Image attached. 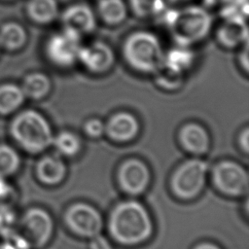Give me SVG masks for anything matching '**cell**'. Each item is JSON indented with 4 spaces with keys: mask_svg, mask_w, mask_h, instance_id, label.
<instances>
[{
    "mask_svg": "<svg viewBox=\"0 0 249 249\" xmlns=\"http://www.w3.org/2000/svg\"><path fill=\"white\" fill-rule=\"evenodd\" d=\"M84 131L89 137L97 138L104 133L105 124H103L99 119H90L86 122Z\"/></svg>",
    "mask_w": 249,
    "mask_h": 249,
    "instance_id": "obj_31",
    "label": "cell"
},
{
    "mask_svg": "<svg viewBox=\"0 0 249 249\" xmlns=\"http://www.w3.org/2000/svg\"><path fill=\"white\" fill-rule=\"evenodd\" d=\"M164 22L174 41L181 47H188L204 39L210 31L212 18L199 6L164 11Z\"/></svg>",
    "mask_w": 249,
    "mask_h": 249,
    "instance_id": "obj_2",
    "label": "cell"
},
{
    "mask_svg": "<svg viewBox=\"0 0 249 249\" xmlns=\"http://www.w3.org/2000/svg\"><path fill=\"white\" fill-rule=\"evenodd\" d=\"M10 132L16 143L30 154L45 151L53 140V130L47 119L31 109L21 111L13 119Z\"/></svg>",
    "mask_w": 249,
    "mask_h": 249,
    "instance_id": "obj_3",
    "label": "cell"
},
{
    "mask_svg": "<svg viewBox=\"0 0 249 249\" xmlns=\"http://www.w3.org/2000/svg\"><path fill=\"white\" fill-rule=\"evenodd\" d=\"M17 231L27 241L30 248H41L52 236L53 219L45 209L31 207L18 218Z\"/></svg>",
    "mask_w": 249,
    "mask_h": 249,
    "instance_id": "obj_5",
    "label": "cell"
},
{
    "mask_svg": "<svg viewBox=\"0 0 249 249\" xmlns=\"http://www.w3.org/2000/svg\"><path fill=\"white\" fill-rule=\"evenodd\" d=\"M0 249H31L27 241L17 231L13 234L1 238Z\"/></svg>",
    "mask_w": 249,
    "mask_h": 249,
    "instance_id": "obj_30",
    "label": "cell"
},
{
    "mask_svg": "<svg viewBox=\"0 0 249 249\" xmlns=\"http://www.w3.org/2000/svg\"><path fill=\"white\" fill-rule=\"evenodd\" d=\"M109 229L112 236L123 244H137L152 233L153 225L146 208L139 202L119 203L111 213Z\"/></svg>",
    "mask_w": 249,
    "mask_h": 249,
    "instance_id": "obj_1",
    "label": "cell"
},
{
    "mask_svg": "<svg viewBox=\"0 0 249 249\" xmlns=\"http://www.w3.org/2000/svg\"><path fill=\"white\" fill-rule=\"evenodd\" d=\"M26 14L32 21L47 24L57 18L58 5L56 0H28Z\"/></svg>",
    "mask_w": 249,
    "mask_h": 249,
    "instance_id": "obj_17",
    "label": "cell"
},
{
    "mask_svg": "<svg viewBox=\"0 0 249 249\" xmlns=\"http://www.w3.org/2000/svg\"><path fill=\"white\" fill-rule=\"evenodd\" d=\"M36 176L46 185H56L64 178L65 164L60 158L53 155L44 156L36 164Z\"/></svg>",
    "mask_w": 249,
    "mask_h": 249,
    "instance_id": "obj_16",
    "label": "cell"
},
{
    "mask_svg": "<svg viewBox=\"0 0 249 249\" xmlns=\"http://www.w3.org/2000/svg\"><path fill=\"white\" fill-rule=\"evenodd\" d=\"M89 249H112L110 242L100 233L90 237Z\"/></svg>",
    "mask_w": 249,
    "mask_h": 249,
    "instance_id": "obj_32",
    "label": "cell"
},
{
    "mask_svg": "<svg viewBox=\"0 0 249 249\" xmlns=\"http://www.w3.org/2000/svg\"><path fill=\"white\" fill-rule=\"evenodd\" d=\"M82 36L63 28L62 31L53 34L46 43L45 52L48 59L59 67H69L78 60Z\"/></svg>",
    "mask_w": 249,
    "mask_h": 249,
    "instance_id": "obj_7",
    "label": "cell"
},
{
    "mask_svg": "<svg viewBox=\"0 0 249 249\" xmlns=\"http://www.w3.org/2000/svg\"><path fill=\"white\" fill-rule=\"evenodd\" d=\"M212 177L215 186L226 195L241 196L248 191V174L234 161L225 160L216 164Z\"/></svg>",
    "mask_w": 249,
    "mask_h": 249,
    "instance_id": "obj_8",
    "label": "cell"
},
{
    "mask_svg": "<svg viewBox=\"0 0 249 249\" xmlns=\"http://www.w3.org/2000/svg\"><path fill=\"white\" fill-rule=\"evenodd\" d=\"M195 54L187 47L173 48L166 54H164V62L171 67L184 72L189 69L194 62Z\"/></svg>",
    "mask_w": 249,
    "mask_h": 249,
    "instance_id": "obj_24",
    "label": "cell"
},
{
    "mask_svg": "<svg viewBox=\"0 0 249 249\" xmlns=\"http://www.w3.org/2000/svg\"><path fill=\"white\" fill-rule=\"evenodd\" d=\"M18 218L13 205H0V237H7L18 230Z\"/></svg>",
    "mask_w": 249,
    "mask_h": 249,
    "instance_id": "obj_27",
    "label": "cell"
},
{
    "mask_svg": "<svg viewBox=\"0 0 249 249\" xmlns=\"http://www.w3.org/2000/svg\"><path fill=\"white\" fill-rule=\"evenodd\" d=\"M25 96L21 88L13 83L0 85V115L15 112L24 101Z\"/></svg>",
    "mask_w": 249,
    "mask_h": 249,
    "instance_id": "obj_20",
    "label": "cell"
},
{
    "mask_svg": "<svg viewBox=\"0 0 249 249\" xmlns=\"http://www.w3.org/2000/svg\"><path fill=\"white\" fill-rule=\"evenodd\" d=\"M133 14L139 18H146L164 12L163 0H129Z\"/></svg>",
    "mask_w": 249,
    "mask_h": 249,
    "instance_id": "obj_26",
    "label": "cell"
},
{
    "mask_svg": "<svg viewBox=\"0 0 249 249\" xmlns=\"http://www.w3.org/2000/svg\"><path fill=\"white\" fill-rule=\"evenodd\" d=\"M153 74L157 85L167 90L179 89L183 84V72L171 67L164 61Z\"/></svg>",
    "mask_w": 249,
    "mask_h": 249,
    "instance_id": "obj_22",
    "label": "cell"
},
{
    "mask_svg": "<svg viewBox=\"0 0 249 249\" xmlns=\"http://www.w3.org/2000/svg\"><path fill=\"white\" fill-rule=\"evenodd\" d=\"M65 221L74 232L87 237L98 234L102 228V219L98 211L82 202L72 205L67 210Z\"/></svg>",
    "mask_w": 249,
    "mask_h": 249,
    "instance_id": "obj_9",
    "label": "cell"
},
{
    "mask_svg": "<svg viewBox=\"0 0 249 249\" xmlns=\"http://www.w3.org/2000/svg\"><path fill=\"white\" fill-rule=\"evenodd\" d=\"M53 143L58 153L64 156H75L81 148V142L77 135L70 131H61L53 137Z\"/></svg>",
    "mask_w": 249,
    "mask_h": 249,
    "instance_id": "obj_25",
    "label": "cell"
},
{
    "mask_svg": "<svg viewBox=\"0 0 249 249\" xmlns=\"http://www.w3.org/2000/svg\"><path fill=\"white\" fill-rule=\"evenodd\" d=\"M149 180V169L141 160H128L120 168L119 182L122 188L129 194L137 195L145 191Z\"/></svg>",
    "mask_w": 249,
    "mask_h": 249,
    "instance_id": "obj_11",
    "label": "cell"
},
{
    "mask_svg": "<svg viewBox=\"0 0 249 249\" xmlns=\"http://www.w3.org/2000/svg\"><path fill=\"white\" fill-rule=\"evenodd\" d=\"M248 0H229L223 4L221 16L224 18L232 17H242L246 18V17L248 16Z\"/></svg>",
    "mask_w": 249,
    "mask_h": 249,
    "instance_id": "obj_28",
    "label": "cell"
},
{
    "mask_svg": "<svg viewBox=\"0 0 249 249\" xmlns=\"http://www.w3.org/2000/svg\"><path fill=\"white\" fill-rule=\"evenodd\" d=\"M170 2H173V3H177V2H184V1H187V0H169Z\"/></svg>",
    "mask_w": 249,
    "mask_h": 249,
    "instance_id": "obj_37",
    "label": "cell"
},
{
    "mask_svg": "<svg viewBox=\"0 0 249 249\" xmlns=\"http://www.w3.org/2000/svg\"><path fill=\"white\" fill-rule=\"evenodd\" d=\"M51 87V81L46 74L33 72L24 77L20 88L25 98L29 97L34 100H39L50 92Z\"/></svg>",
    "mask_w": 249,
    "mask_h": 249,
    "instance_id": "obj_19",
    "label": "cell"
},
{
    "mask_svg": "<svg viewBox=\"0 0 249 249\" xmlns=\"http://www.w3.org/2000/svg\"><path fill=\"white\" fill-rule=\"evenodd\" d=\"M239 145L241 149L247 153L249 150V129L248 127H245L239 134V139H238Z\"/></svg>",
    "mask_w": 249,
    "mask_h": 249,
    "instance_id": "obj_34",
    "label": "cell"
},
{
    "mask_svg": "<svg viewBox=\"0 0 249 249\" xmlns=\"http://www.w3.org/2000/svg\"><path fill=\"white\" fill-rule=\"evenodd\" d=\"M78 60L92 73L108 71L115 61L113 50L104 42L94 41L87 46H81Z\"/></svg>",
    "mask_w": 249,
    "mask_h": 249,
    "instance_id": "obj_10",
    "label": "cell"
},
{
    "mask_svg": "<svg viewBox=\"0 0 249 249\" xmlns=\"http://www.w3.org/2000/svg\"><path fill=\"white\" fill-rule=\"evenodd\" d=\"M195 249H220L218 246L214 245V244H210V243H203L200 244L198 246H196Z\"/></svg>",
    "mask_w": 249,
    "mask_h": 249,
    "instance_id": "obj_36",
    "label": "cell"
},
{
    "mask_svg": "<svg viewBox=\"0 0 249 249\" xmlns=\"http://www.w3.org/2000/svg\"><path fill=\"white\" fill-rule=\"evenodd\" d=\"M20 157L10 145L0 144V177L9 178L20 167Z\"/></svg>",
    "mask_w": 249,
    "mask_h": 249,
    "instance_id": "obj_23",
    "label": "cell"
},
{
    "mask_svg": "<svg viewBox=\"0 0 249 249\" xmlns=\"http://www.w3.org/2000/svg\"><path fill=\"white\" fill-rule=\"evenodd\" d=\"M26 40V31L19 23L9 21L0 27V48L17 51L24 46Z\"/></svg>",
    "mask_w": 249,
    "mask_h": 249,
    "instance_id": "obj_18",
    "label": "cell"
},
{
    "mask_svg": "<svg viewBox=\"0 0 249 249\" xmlns=\"http://www.w3.org/2000/svg\"><path fill=\"white\" fill-rule=\"evenodd\" d=\"M123 55L126 63L142 73H154L164 60L159 38L149 31H135L124 42Z\"/></svg>",
    "mask_w": 249,
    "mask_h": 249,
    "instance_id": "obj_4",
    "label": "cell"
},
{
    "mask_svg": "<svg viewBox=\"0 0 249 249\" xmlns=\"http://www.w3.org/2000/svg\"><path fill=\"white\" fill-rule=\"evenodd\" d=\"M97 11L102 20L108 24L122 22L127 14L126 5L124 0H99Z\"/></svg>",
    "mask_w": 249,
    "mask_h": 249,
    "instance_id": "obj_21",
    "label": "cell"
},
{
    "mask_svg": "<svg viewBox=\"0 0 249 249\" xmlns=\"http://www.w3.org/2000/svg\"><path fill=\"white\" fill-rule=\"evenodd\" d=\"M209 166L205 160L192 159L182 163L172 178V190L181 198L196 196L203 188Z\"/></svg>",
    "mask_w": 249,
    "mask_h": 249,
    "instance_id": "obj_6",
    "label": "cell"
},
{
    "mask_svg": "<svg viewBox=\"0 0 249 249\" xmlns=\"http://www.w3.org/2000/svg\"><path fill=\"white\" fill-rule=\"evenodd\" d=\"M179 141L185 150L196 155L206 153L210 144L206 129L196 123H188L182 126Z\"/></svg>",
    "mask_w": 249,
    "mask_h": 249,
    "instance_id": "obj_15",
    "label": "cell"
},
{
    "mask_svg": "<svg viewBox=\"0 0 249 249\" xmlns=\"http://www.w3.org/2000/svg\"><path fill=\"white\" fill-rule=\"evenodd\" d=\"M63 28L70 29L79 35L90 33L95 28V17L91 8L83 3L66 8L62 14Z\"/></svg>",
    "mask_w": 249,
    "mask_h": 249,
    "instance_id": "obj_12",
    "label": "cell"
},
{
    "mask_svg": "<svg viewBox=\"0 0 249 249\" xmlns=\"http://www.w3.org/2000/svg\"><path fill=\"white\" fill-rule=\"evenodd\" d=\"M229 0H203L204 4L208 7H214L217 5H223L224 3H226Z\"/></svg>",
    "mask_w": 249,
    "mask_h": 249,
    "instance_id": "obj_35",
    "label": "cell"
},
{
    "mask_svg": "<svg viewBox=\"0 0 249 249\" xmlns=\"http://www.w3.org/2000/svg\"><path fill=\"white\" fill-rule=\"evenodd\" d=\"M217 40L225 48L232 49L248 41V27L245 18H225L217 31Z\"/></svg>",
    "mask_w": 249,
    "mask_h": 249,
    "instance_id": "obj_14",
    "label": "cell"
},
{
    "mask_svg": "<svg viewBox=\"0 0 249 249\" xmlns=\"http://www.w3.org/2000/svg\"><path fill=\"white\" fill-rule=\"evenodd\" d=\"M248 41H246L245 43H243V49L241 51V53L238 55V59H239V63L241 65V67L245 70V72H248L249 70V57H248Z\"/></svg>",
    "mask_w": 249,
    "mask_h": 249,
    "instance_id": "obj_33",
    "label": "cell"
},
{
    "mask_svg": "<svg viewBox=\"0 0 249 249\" xmlns=\"http://www.w3.org/2000/svg\"><path fill=\"white\" fill-rule=\"evenodd\" d=\"M16 195V189L8 178L0 177V205H13Z\"/></svg>",
    "mask_w": 249,
    "mask_h": 249,
    "instance_id": "obj_29",
    "label": "cell"
},
{
    "mask_svg": "<svg viewBox=\"0 0 249 249\" xmlns=\"http://www.w3.org/2000/svg\"><path fill=\"white\" fill-rule=\"evenodd\" d=\"M139 131L137 119L130 113L119 112L105 124V133L114 141L125 142L133 139Z\"/></svg>",
    "mask_w": 249,
    "mask_h": 249,
    "instance_id": "obj_13",
    "label": "cell"
}]
</instances>
